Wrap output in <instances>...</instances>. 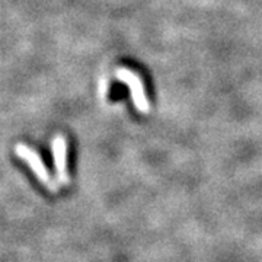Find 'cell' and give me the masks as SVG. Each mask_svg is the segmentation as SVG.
Returning <instances> with one entry per match:
<instances>
[{
  "mask_svg": "<svg viewBox=\"0 0 262 262\" xmlns=\"http://www.w3.org/2000/svg\"><path fill=\"white\" fill-rule=\"evenodd\" d=\"M15 153H16L19 159L24 160L28 165L29 169L32 170V173L35 175V178L47 188L50 192H58V189H60L58 181L53 179V177L48 172L47 166H46V163L42 162L41 156L38 155L35 150L31 149L29 146L24 144V143H19L15 147Z\"/></svg>",
  "mask_w": 262,
  "mask_h": 262,
  "instance_id": "cell-1",
  "label": "cell"
},
{
  "mask_svg": "<svg viewBox=\"0 0 262 262\" xmlns=\"http://www.w3.org/2000/svg\"><path fill=\"white\" fill-rule=\"evenodd\" d=\"M115 76L121 80L122 83L127 84L131 92V99L134 106L137 108V111H140L143 114H147L150 111V103L146 95V89L144 84L141 82V79L136 73H133L128 69H118Z\"/></svg>",
  "mask_w": 262,
  "mask_h": 262,
  "instance_id": "cell-2",
  "label": "cell"
},
{
  "mask_svg": "<svg viewBox=\"0 0 262 262\" xmlns=\"http://www.w3.org/2000/svg\"><path fill=\"white\" fill-rule=\"evenodd\" d=\"M53 150V160L56 168V177L60 185H69L70 184V175L67 169V141L64 136L57 134L51 143Z\"/></svg>",
  "mask_w": 262,
  "mask_h": 262,
  "instance_id": "cell-3",
  "label": "cell"
}]
</instances>
